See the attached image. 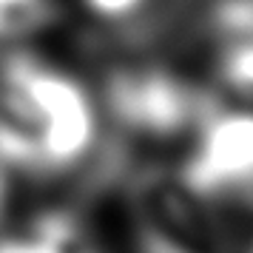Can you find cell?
Returning <instances> with one entry per match:
<instances>
[{"label":"cell","mask_w":253,"mask_h":253,"mask_svg":"<svg viewBox=\"0 0 253 253\" xmlns=\"http://www.w3.org/2000/svg\"><path fill=\"white\" fill-rule=\"evenodd\" d=\"M23 253H100L91 230L69 211H54L40 216L20 233Z\"/></svg>","instance_id":"5b68a950"},{"label":"cell","mask_w":253,"mask_h":253,"mask_svg":"<svg viewBox=\"0 0 253 253\" xmlns=\"http://www.w3.org/2000/svg\"><path fill=\"white\" fill-rule=\"evenodd\" d=\"M83 9L100 20H108V23H120V20H128L148 3V0H80Z\"/></svg>","instance_id":"ba28073f"},{"label":"cell","mask_w":253,"mask_h":253,"mask_svg":"<svg viewBox=\"0 0 253 253\" xmlns=\"http://www.w3.org/2000/svg\"><path fill=\"white\" fill-rule=\"evenodd\" d=\"M46 0H0V37L23 32L40 20Z\"/></svg>","instance_id":"52a82bcc"},{"label":"cell","mask_w":253,"mask_h":253,"mask_svg":"<svg viewBox=\"0 0 253 253\" xmlns=\"http://www.w3.org/2000/svg\"><path fill=\"white\" fill-rule=\"evenodd\" d=\"M3 205H6V176H3V168H0V216H3Z\"/></svg>","instance_id":"9c48e42d"},{"label":"cell","mask_w":253,"mask_h":253,"mask_svg":"<svg viewBox=\"0 0 253 253\" xmlns=\"http://www.w3.org/2000/svg\"><path fill=\"white\" fill-rule=\"evenodd\" d=\"M111 114L137 134L171 137L199 126L211 100H202L179 77L165 71H123L108 85Z\"/></svg>","instance_id":"277c9868"},{"label":"cell","mask_w":253,"mask_h":253,"mask_svg":"<svg viewBox=\"0 0 253 253\" xmlns=\"http://www.w3.org/2000/svg\"><path fill=\"white\" fill-rule=\"evenodd\" d=\"M134 216L142 253H219L216 230L199 196L176 171L151 168L137 176Z\"/></svg>","instance_id":"7a4b0ae2"},{"label":"cell","mask_w":253,"mask_h":253,"mask_svg":"<svg viewBox=\"0 0 253 253\" xmlns=\"http://www.w3.org/2000/svg\"><path fill=\"white\" fill-rule=\"evenodd\" d=\"M251 253H253V245H251Z\"/></svg>","instance_id":"30bf717a"},{"label":"cell","mask_w":253,"mask_h":253,"mask_svg":"<svg viewBox=\"0 0 253 253\" xmlns=\"http://www.w3.org/2000/svg\"><path fill=\"white\" fill-rule=\"evenodd\" d=\"M3 60L37 108L43 171H69L80 165L100 134L97 108L83 83L29 54H6Z\"/></svg>","instance_id":"6da1fadb"},{"label":"cell","mask_w":253,"mask_h":253,"mask_svg":"<svg viewBox=\"0 0 253 253\" xmlns=\"http://www.w3.org/2000/svg\"><path fill=\"white\" fill-rule=\"evenodd\" d=\"M219 77L230 91L253 100V37H239L222 54Z\"/></svg>","instance_id":"8992f818"},{"label":"cell","mask_w":253,"mask_h":253,"mask_svg":"<svg viewBox=\"0 0 253 253\" xmlns=\"http://www.w3.org/2000/svg\"><path fill=\"white\" fill-rule=\"evenodd\" d=\"M179 173L205 199L253 194V108L208 105Z\"/></svg>","instance_id":"3957f363"}]
</instances>
